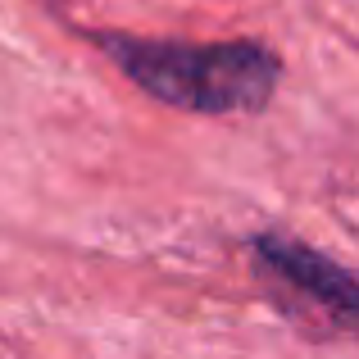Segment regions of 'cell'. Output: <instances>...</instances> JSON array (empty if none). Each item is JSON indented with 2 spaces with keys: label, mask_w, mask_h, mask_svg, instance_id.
Wrapping results in <instances>:
<instances>
[{
  "label": "cell",
  "mask_w": 359,
  "mask_h": 359,
  "mask_svg": "<svg viewBox=\"0 0 359 359\" xmlns=\"http://www.w3.org/2000/svg\"><path fill=\"white\" fill-rule=\"evenodd\" d=\"M250 259L278 291H291L296 300L314 305L323 323L337 332H351L359 318V282L351 269L332 259V255L314 250V245L282 237V232H255L250 237Z\"/></svg>",
  "instance_id": "obj_2"
},
{
  "label": "cell",
  "mask_w": 359,
  "mask_h": 359,
  "mask_svg": "<svg viewBox=\"0 0 359 359\" xmlns=\"http://www.w3.org/2000/svg\"><path fill=\"white\" fill-rule=\"evenodd\" d=\"M96 46L159 105L191 114H259L278 96L282 60L264 41H164L96 32Z\"/></svg>",
  "instance_id": "obj_1"
}]
</instances>
